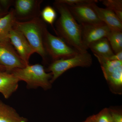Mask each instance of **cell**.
<instances>
[{
	"label": "cell",
	"mask_w": 122,
	"mask_h": 122,
	"mask_svg": "<svg viewBox=\"0 0 122 122\" xmlns=\"http://www.w3.org/2000/svg\"><path fill=\"white\" fill-rule=\"evenodd\" d=\"M83 122H96L95 120V115L90 116Z\"/></svg>",
	"instance_id": "obj_25"
},
{
	"label": "cell",
	"mask_w": 122,
	"mask_h": 122,
	"mask_svg": "<svg viewBox=\"0 0 122 122\" xmlns=\"http://www.w3.org/2000/svg\"><path fill=\"white\" fill-rule=\"evenodd\" d=\"M16 20L13 8L7 14L0 18V42L10 41V32L13 28Z\"/></svg>",
	"instance_id": "obj_14"
},
{
	"label": "cell",
	"mask_w": 122,
	"mask_h": 122,
	"mask_svg": "<svg viewBox=\"0 0 122 122\" xmlns=\"http://www.w3.org/2000/svg\"><path fill=\"white\" fill-rule=\"evenodd\" d=\"M111 115L112 122H122V110L109 108Z\"/></svg>",
	"instance_id": "obj_22"
},
{
	"label": "cell",
	"mask_w": 122,
	"mask_h": 122,
	"mask_svg": "<svg viewBox=\"0 0 122 122\" xmlns=\"http://www.w3.org/2000/svg\"><path fill=\"white\" fill-rule=\"evenodd\" d=\"M54 5L60 14L55 23V33L79 52H87L82 43L81 25L73 16L68 6L56 1Z\"/></svg>",
	"instance_id": "obj_1"
},
{
	"label": "cell",
	"mask_w": 122,
	"mask_h": 122,
	"mask_svg": "<svg viewBox=\"0 0 122 122\" xmlns=\"http://www.w3.org/2000/svg\"><path fill=\"white\" fill-rule=\"evenodd\" d=\"M94 56L104 58H109L114 54L108 39L104 38L95 41L90 46Z\"/></svg>",
	"instance_id": "obj_15"
},
{
	"label": "cell",
	"mask_w": 122,
	"mask_h": 122,
	"mask_svg": "<svg viewBox=\"0 0 122 122\" xmlns=\"http://www.w3.org/2000/svg\"><path fill=\"white\" fill-rule=\"evenodd\" d=\"M9 8L6 0H0V18L3 17L8 13V9Z\"/></svg>",
	"instance_id": "obj_23"
},
{
	"label": "cell",
	"mask_w": 122,
	"mask_h": 122,
	"mask_svg": "<svg viewBox=\"0 0 122 122\" xmlns=\"http://www.w3.org/2000/svg\"><path fill=\"white\" fill-rule=\"evenodd\" d=\"M0 122H28L13 107L0 100Z\"/></svg>",
	"instance_id": "obj_13"
},
{
	"label": "cell",
	"mask_w": 122,
	"mask_h": 122,
	"mask_svg": "<svg viewBox=\"0 0 122 122\" xmlns=\"http://www.w3.org/2000/svg\"><path fill=\"white\" fill-rule=\"evenodd\" d=\"M44 45L46 52L53 61L68 58L77 54V51L68 45L61 38L51 34L46 29Z\"/></svg>",
	"instance_id": "obj_5"
},
{
	"label": "cell",
	"mask_w": 122,
	"mask_h": 122,
	"mask_svg": "<svg viewBox=\"0 0 122 122\" xmlns=\"http://www.w3.org/2000/svg\"><path fill=\"white\" fill-rule=\"evenodd\" d=\"M7 71L6 69L2 66L0 65V72Z\"/></svg>",
	"instance_id": "obj_26"
},
{
	"label": "cell",
	"mask_w": 122,
	"mask_h": 122,
	"mask_svg": "<svg viewBox=\"0 0 122 122\" xmlns=\"http://www.w3.org/2000/svg\"><path fill=\"white\" fill-rule=\"evenodd\" d=\"M42 0H16L13 9L16 20L25 21L39 17L40 7Z\"/></svg>",
	"instance_id": "obj_6"
},
{
	"label": "cell",
	"mask_w": 122,
	"mask_h": 122,
	"mask_svg": "<svg viewBox=\"0 0 122 122\" xmlns=\"http://www.w3.org/2000/svg\"><path fill=\"white\" fill-rule=\"evenodd\" d=\"M41 15L42 20L45 22L50 24L55 32L53 24L56 18L57 14L54 9L50 6H46L41 12Z\"/></svg>",
	"instance_id": "obj_19"
},
{
	"label": "cell",
	"mask_w": 122,
	"mask_h": 122,
	"mask_svg": "<svg viewBox=\"0 0 122 122\" xmlns=\"http://www.w3.org/2000/svg\"><path fill=\"white\" fill-rule=\"evenodd\" d=\"M91 4L68 7L73 16L79 24L103 23L99 19Z\"/></svg>",
	"instance_id": "obj_10"
},
{
	"label": "cell",
	"mask_w": 122,
	"mask_h": 122,
	"mask_svg": "<svg viewBox=\"0 0 122 122\" xmlns=\"http://www.w3.org/2000/svg\"><path fill=\"white\" fill-rule=\"evenodd\" d=\"M0 65L10 72L16 68H22L26 65L18 54L10 41L0 42Z\"/></svg>",
	"instance_id": "obj_7"
},
{
	"label": "cell",
	"mask_w": 122,
	"mask_h": 122,
	"mask_svg": "<svg viewBox=\"0 0 122 122\" xmlns=\"http://www.w3.org/2000/svg\"><path fill=\"white\" fill-rule=\"evenodd\" d=\"M55 1L64 4L68 6H74L96 3L98 1L96 0H56Z\"/></svg>",
	"instance_id": "obj_20"
},
{
	"label": "cell",
	"mask_w": 122,
	"mask_h": 122,
	"mask_svg": "<svg viewBox=\"0 0 122 122\" xmlns=\"http://www.w3.org/2000/svg\"><path fill=\"white\" fill-rule=\"evenodd\" d=\"M13 28L22 33L34 52L39 54L44 62H48V57L44 45V32L47 27L43 20L39 17L27 21L16 20Z\"/></svg>",
	"instance_id": "obj_2"
},
{
	"label": "cell",
	"mask_w": 122,
	"mask_h": 122,
	"mask_svg": "<svg viewBox=\"0 0 122 122\" xmlns=\"http://www.w3.org/2000/svg\"><path fill=\"white\" fill-rule=\"evenodd\" d=\"M101 21L107 25L111 30L122 31V21L111 10L99 7L96 3L91 4Z\"/></svg>",
	"instance_id": "obj_11"
},
{
	"label": "cell",
	"mask_w": 122,
	"mask_h": 122,
	"mask_svg": "<svg viewBox=\"0 0 122 122\" xmlns=\"http://www.w3.org/2000/svg\"><path fill=\"white\" fill-rule=\"evenodd\" d=\"M107 8L114 12L122 21V0H101Z\"/></svg>",
	"instance_id": "obj_18"
},
{
	"label": "cell",
	"mask_w": 122,
	"mask_h": 122,
	"mask_svg": "<svg viewBox=\"0 0 122 122\" xmlns=\"http://www.w3.org/2000/svg\"><path fill=\"white\" fill-rule=\"evenodd\" d=\"M96 122H112L109 108H105L95 115Z\"/></svg>",
	"instance_id": "obj_21"
},
{
	"label": "cell",
	"mask_w": 122,
	"mask_h": 122,
	"mask_svg": "<svg viewBox=\"0 0 122 122\" xmlns=\"http://www.w3.org/2000/svg\"><path fill=\"white\" fill-rule=\"evenodd\" d=\"M107 38L114 54L122 51V31L111 30Z\"/></svg>",
	"instance_id": "obj_17"
},
{
	"label": "cell",
	"mask_w": 122,
	"mask_h": 122,
	"mask_svg": "<svg viewBox=\"0 0 122 122\" xmlns=\"http://www.w3.org/2000/svg\"><path fill=\"white\" fill-rule=\"evenodd\" d=\"M81 28L82 42L87 50L90 46L95 41L107 37L111 31L104 23L98 24H80Z\"/></svg>",
	"instance_id": "obj_8"
},
{
	"label": "cell",
	"mask_w": 122,
	"mask_h": 122,
	"mask_svg": "<svg viewBox=\"0 0 122 122\" xmlns=\"http://www.w3.org/2000/svg\"><path fill=\"white\" fill-rule=\"evenodd\" d=\"M19 81L11 72H0V93L8 99L18 89Z\"/></svg>",
	"instance_id": "obj_12"
},
{
	"label": "cell",
	"mask_w": 122,
	"mask_h": 122,
	"mask_svg": "<svg viewBox=\"0 0 122 122\" xmlns=\"http://www.w3.org/2000/svg\"><path fill=\"white\" fill-rule=\"evenodd\" d=\"M111 91L116 94L122 92V66L106 79Z\"/></svg>",
	"instance_id": "obj_16"
},
{
	"label": "cell",
	"mask_w": 122,
	"mask_h": 122,
	"mask_svg": "<svg viewBox=\"0 0 122 122\" xmlns=\"http://www.w3.org/2000/svg\"><path fill=\"white\" fill-rule=\"evenodd\" d=\"M11 73L19 81L26 82L28 89L41 87L44 90L50 89L52 87L51 81L52 73H47L44 66L39 64L28 65L22 68H16L11 70Z\"/></svg>",
	"instance_id": "obj_3"
},
{
	"label": "cell",
	"mask_w": 122,
	"mask_h": 122,
	"mask_svg": "<svg viewBox=\"0 0 122 122\" xmlns=\"http://www.w3.org/2000/svg\"><path fill=\"white\" fill-rule=\"evenodd\" d=\"M92 63V57L88 52L79 53L71 57L53 61L46 71L52 73L51 82L52 84L68 70L76 67H90Z\"/></svg>",
	"instance_id": "obj_4"
},
{
	"label": "cell",
	"mask_w": 122,
	"mask_h": 122,
	"mask_svg": "<svg viewBox=\"0 0 122 122\" xmlns=\"http://www.w3.org/2000/svg\"><path fill=\"white\" fill-rule=\"evenodd\" d=\"M107 59L110 61H122V51L114 54Z\"/></svg>",
	"instance_id": "obj_24"
},
{
	"label": "cell",
	"mask_w": 122,
	"mask_h": 122,
	"mask_svg": "<svg viewBox=\"0 0 122 122\" xmlns=\"http://www.w3.org/2000/svg\"><path fill=\"white\" fill-rule=\"evenodd\" d=\"M10 43L26 65H29L30 56L35 53L26 38L20 31L13 28L9 35Z\"/></svg>",
	"instance_id": "obj_9"
}]
</instances>
